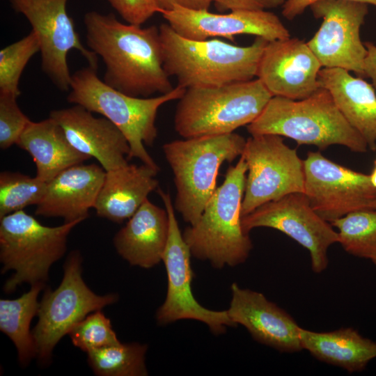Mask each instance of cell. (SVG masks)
Returning <instances> with one entry per match:
<instances>
[{
	"label": "cell",
	"instance_id": "6da1fadb",
	"mask_svg": "<svg viewBox=\"0 0 376 376\" xmlns=\"http://www.w3.org/2000/svg\"><path fill=\"white\" fill-rule=\"evenodd\" d=\"M86 43L106 66L103 81L133 97H148L171 91L164 68L159 29L125 24L113 13L84 15Z\"/></svg>",
	"mask_w": 376,
	"mask_h": 376
},
{
	"label": "cell",
	"instance_id": "7a4b0ae2",
	"mask_svg": "<svg viewBox=\"0 0 376 376\" xmlns=\"http://www.w3.org/2000/svg\"><path fill=\"white\" fill-rule=\"evenodd\" d=\"M159 29L164 70L185 89L253 79L268 42L262 37H256L248 46H237L215 38L192 40L178 34L167 22L162 24Z\"/></svg>",
	"mask_w": 376,
	"mask_h": 376
},
{
	"label": "cell",
	"instance_id": "3957f363",
	"mask_svg": "<svg viewBox=\"0 0 376 376\" xmlns=\"http://www.w3.org/2000/svg\"><path fill=\"white\" fill-rule=\"evenodd\" d=\"M247 166L242 155L227 170L224 180L207 203L199 219L182 236L191 256L214 268L244 263L253 248L242 225V204Z\"/></svg>",
	"mask_w": 376,
	"mask_h": 376
},
{
	"label": "cell",
	"instance_id": "277c9868",
	"mask_svg": "<svg viewBox=\"0 0 376 376\" xmlns=\"http://www.w3.org/2000/svg\"><path fill=\"white\" fill-rule=\"evenodd\" d=\"M251 135L276 134L325 150L340 145L366 152L368 145L343 117L330 93L320 87L311 96L292 100L272 96L260 116L246 126Z\"/></svg>",
	"mask_w": 376,
	"mask_h": 376
},
{
	"label": "cell",
	"instance_id": "5b68a950",
	"mask_svg": "<svg viewBox=\"0 0 376 376\" xmlns=\"http://www.w3.org/2000/svg\"><path fill=\"white\" fill-rule=\"evenodd\" d=\"M185 90L178 85L169 93L155 97H133L107 85L99 78L97 70L88 66L72 75L67 100L113 123L129 143L128 160L137 158L143 164L159 169L145 145L152 146L157 137L155 121L160 107L179 100Z\"/></svg>",
	"mask_w": 376,
	"mask_h": 376
},
{
	"label": "cell",
	"instance_id": "8992f818",
	"mask_svg": "<svg viewBox=\"0 0 376 376\" xmlns=\"http://www.w3.org/2000/svg\"><path fill=\"white\" fill-rule=\"evenodd\" d=\"M246 141L235 133L207 135L166 143L164 157L173 174L174 208L189 224H194L215 191L219 168L243 152Z\"/></svg>",
	"mask_w": 376,
	"mask_h": 376
},
{
	"label": "cell",
	"instance_id": "52a82bcc",
	"mask_svg": "<svg viewBox=\"0 0 376 376\" xmlns=\"http://www.w3.org/2000/svg\"><path fill=\"white\" fill-rule=\"evenodd\" d=\"M272 97L258 79L188 88L178 100L174 128L185 139L232 133L255 120Z\"/></svg>",
	"mask_w": 376,
	"mask_h": 376
},
{
	"label": "cell",
	"instance_id": "ba28073f",
	"mask_svg": "<svg viewBox=\"0 0 376 376\" xmlns=\"http://www.w3.org/2000/svg\"><path fill=\"white\" fill-rule=\"evenodd\" d=\"M81 221L47 226L24 210L1 218V273L15 272L5 283L3 290L13 292L24 283H45L51 266L66 251L70 233Z\"/></svg>",
	"mask_w": 376,
	"mask_h": 376
},
{
	"label": "cell",
	"instance_id": "9c48e42d",
	"mask_svg": "<svg viewBox=\"0 0 376 376\" xmlns=\"http://www.w3.org/2000/svg\"><path fill=\"white\" fill-rule=\"evenodd\" d=\"M82 258L72 251L63 267V276L54 290H45L39 302L38 321L32 331L36 357L48 362L58 342L88 314L118 299L114 294L94 293L82 278Z\"/></svg>",
	"mask_w": 376,
	"mask_h": 376
},
{
	"label": "cell",
	"instance_id": "30bf717a",
	"mask_svg": "<svg viewBox=\"0 0 376 376\" xmlns=\"http://www.w3.org/2000/svg\"><path fill=\"white\" fill-rule=\"evenodd\" d=\"M241 155L247 166L242 217L266 203L304 193V161L283 136L251 135Z\"/></svg>",
	"mask_w": 376,
	"mask_h": 376
},
{
	"label": "cell",
	"instance_id": "8fae6325",
	"mask_svg": "<svg viewBox=\"0 0 376 376\" xmlns=\"http://www.w3.org/2000/svg\"><path fill=\"white\" fill-rule=\"evenodd\" d=\"M157 191L169 218V238L162 258L167 274V292L157 311V321L165 325L180 320H194L205 323L213 334H221L227 327L236 325L227 310L208 309L195 299L191 288V253L180 231L170 194L160 188Z\"/></svg>",
	"mask_w": 376,
	"mask_h": 376
},
{
	"label": "cell",
	"instance_id": "7c38bea8",
	"mask_svg": "<svg viewBox=\"0 0 376 376\" xmlns=\"http://www.w3.org/2000/svg\"><path fill=\"white\" fill-rule=\"evenodd\" d=\"M68 0H9L12 8L22 14L38 35L40 45L41 68L61 91L70 88L72 75L67 62L71 49L84 57L88 66L97 70L95 53L79 38L73 19L68 15Z\"/></svg>",
	"mask_w": 376,
	"mask_h": 376
},
{
	"label": "cell",
	"instance_id": "4fadbf2b",
	"mask_svg": "<svg viewBox=\"0 0 376 376\" xmlns=\"http://www.w3.org/2000/svg\"><path fill=\"white\" fill-rule=\"evenodd\" d=\"M304 161V191L313 209L329 223L349 213L375 209L376 188L370 175L308 152Z\"/></svg>",
	"mask_w": 376,
	"mask_h": 376
},
{
	"label": "cell",
	"instance_id": "5bb4252c",
	"mask_svg": "<svg viewBox=\"0 0 376 376\" xmlns=\"http://www.w3.org/2000/svg\"><path fill=\"white\" fill-rule=\"evenodd\" d=\"M245 233L256 228L276 229L308 250L312 270L317 274L329 265L327 251L338 243V235L331 223L311 206L304 193H293L266 203L242 217Z\"/></svg>",
	"mask_w": 376,
	"mask_h": 376
},
{
	"label": "cell",
	"instance_id": "9a60e30c",
	"mask_svg": "<svg viewBox=\"0 0 376 376\" xmlns=\"http://www.w3.org/2000/svg\"><path fill=\"white\" fill-rule=\"evenodd\" d=\"M319 29L307 44L322 68H338L363 78L367 49L360 29L368 13V4L346 0H320L309 6Z\"/></svg>",
	"mask_w": 376,
	"mask_h": 376
},
{
	"label": "cell",
	"instance_id": "2e32d148",
	"mask_svg": "<svg viewBox=\"0 0 376 376\" xmlns=\"http://www.w3.org/2000/svg\"><path fill=\"white\" fill-rule=\"evenodd\" d=\"M161 14L178 34L192 40L221 37L233 41L235 36L242 34L262 37L268 41L290 38V31L279 17L268 10L214 13L174 6Z\"/></svg>",
	"mask_w": 376,
	"mask_h": 376
},
{
	"label": "cell",
	"instance_id": "e0dca14e",
	"mask_svg": "<svg viewBox=\"0 0 376 376\" xmlns=\"http://www.w3.org/2000/svg\"><path fill=\"white\" fill-rule=\"evenodd\" d=\"M322 66L307 42L297 38L268 41L256 77L272 96L302 100L320 88Z\"/></svg>",
	"mask_w": 376,
	"mask_h": 376
},
{
	"label": "cell",
	"instance_id": "ac0fdd59",
	"mask_svg": "<svg viewBox=\"0 0 376 376\" xmlns=\"http://www.w3.org/2000/svg\"><path fill=\"white\" fill-rule=\"evenodd\" d=\"M228 313L235 325L241 324L253 338L281 352L303 350L301 327L293 318L263 293L233 283Z\"/></svg>",
	"mask_w": 376,
	"mask_h": 376
},
{
	"label": "cell",
	"instance_id": "d6986e66",
	"mask_svg": "<svg viewBox=\"0 0 376 376\" xmlns=\"http://www.w3.org/2000/svg\"><path fill=\"white\" fill-rule=\"evenodd\" d=\"M49 117L61 125L76 150L96 159L105 171L128 164L129 143L107 118H97L78 104L52 110Z\"/></svg>",
	"mask_w": 376,
	"mask_h": 376
},
{
	"label": "cell",
	"instance_id": "ffe728a7",
	"mask_svg": "<svg viewBox=\"0 0 376 376\" xmlns=\"http://www.w3.org/2000/svg\"><path fill=\"white\" fill-rule=\"evenodd\" d=\"M106 171L95 164L70 166L47 182L35 214L59 217L65 222L85 220L94 208Z\"/></svg>",
	"mask_w": 376,
	"mask_h": 376
},
{
	"label": "cell",
	"instance_id": "44dd1931",
	"mask_svg": "<svg viewBox=\"0 0 376 376\" xmlns=\"http://www.w3.org/2000/svg\"><path fill=\"white\" fill-rule=\"evenodd\" d=\"M169 234L166 210L147 198L115 235L113 245L131 265L149 269L162 261Z\"/></svg>",
	"mask_w": 376,
	"mask_h": 376
},
{
	"label": "cell",
	"instance_id": "7402d4cb",
	"mask_svg": "<svg viewBox=\"0 0 376 376\" xmlns=\"http://www.w3.org/2000/svg\"><path fill=\"white\" fill-rule=\"evenodd\" d=\"M338 68H322L319 72L320 87L331 94L349 124L363 137L368 149L376 150V93L363 78Z\"/></svg>",
	"mask_w": 376,
	"mask_h": 376
},
{
	"label": "cell",
	"instance_id": "603a6c76",
	"mask_svg": "<svg viewBox=\"0 0 376 376\" xmlns=\"http://www.w3.org/2000/svg\"><path fill=\"white\" fill-rule=\"evenodd\" d=\"M159 169L145 164H127L106 171L94 209L96 214L113 222L129 219L158 188Z\"/></svg>",
	"mask_w": 376,
	"mask_h": 376
},
{
	"label": "cell",
	"instance_id": "cb8c5ba5",
	"mask_svg": "<svg viewBox=\"0 0 376 376\" xmlns=\"http://www.w3.org/2000/svg\"><path fill=\"white\" fill-rule=\"evenodd\" d=\"M32 157L36 176L49 182L63 170L91 157L76 150L61 125L53 118L30 121L17 143Z\"/></svg>",
	"mask_w": 376,
	"mask_h": 376
},
{
	"label": "cell",
	"instance_id": "d4e9b609",
	"mask_svg": "<svg viewBox=\"0 0 376 376\" xmlns=\"http://www.w3.org/2000/svg\"><path fill=\"white\" fill-rule=\"evenodd\" d=\"M299 337L303 350L313 357L351 373L363 370L376 358V342L352 327L327 332L301 327Z\"/></svg>",
	"mask_w": 376,
	"mask_h": 376
},
{
	"label": "cell",
	"instance_id": "484cf974",
	"mask_svg": "<svg viewBox=\"0 0 376 376\" xmlns=\"http://www.w3.org/2000/svg\"><path fill=\"white\" fill-rule=\"evenodd\" d=\"M45 283L31 285V289L20 297L0 300V330L14 343L20 363L26 365L36 356V348L30 324L38 315V295Z\"/></svg>",
	"mask_w": 376,
	"mask_h": 376
},
{
	"label": "cell",
	"instance_id": "4316f807",
	"mask_svg": "<svg viewBox=\"0 0 376 376\" xmlns=\"http://www.w3.org/2000/svg\"><path fill=\"white\" fill-rule=\"evenodd\" d=\"M331 224L346 252L368 259L376 266V209L355 211Z\"/></svg>",
	"mask_w": 376,
	"mask_h": 376
},
{
	"label": "cell",
	"instance_id": "83f0119b",
	"mask_svg": "<svg viewBox=\"0 0 376 376\" xmlns=\"http://www.w3.org/2000/svg\"><path fill=\"white\" fill-rule=\"evenodd\" d=\"M147 345L120 343L87 352L93 372L101 376H145Z\"/></svg>",
	"mask_w": 376,
	"mask_h": 376
},
{
	"label": "cell",
	"instance_id": "f1b7e54d",
	"mask_svg": "<svg viewBox=\"0 0 376 376\" xmlns=\"http://www.w3.org/2000/svg\"><path fill=\"white\" fill-rule=\"evenodd\" d=\"M47 182L38 177L18 172L0 173V219L11 213L37 205L42 200Z\"/></svg>",
	"mask_w": 376,
	"mask_h": 376
},
{
	"label": "cell",
	"instance_id": "f546056e",
	"mask_svg": "<svg viewBox=\"0 0 376 376\" xmlns=\"http://www.w3.org/2000/svg\"><path fill=\"white\" fill-rule=\"evenodd\" d=\"M40 45L37 33L31 29L22 39L0 51V93H12L17 97L21 92L19 83L29 61L39 52Z\"/></svg>",
	"mask_w": 376,
	"mask_h": 376
},
{
	"label": "cell",
	"instance_id": "4dcf8cb0",
	"mask_svg": "<svg viewBox=\"0 0 376 376\" xmlns=\"http://www.w3.org/2000/svg\"><path fill=\"white\" fill-rule=\"evenodd\" d=\"M68 334L73 345L86 353L121 343L110 320L100 311L88 314L75 324Z\"/></svg>",
	"mask_w": 376,
	"mask_h": 376
},
{
	"label": "cell",
	"instance_id": "1f68e13d",
	"mask_svg": "<svg viewBox=\"0 0 376 376\" xmlns=\"http://www.w3.org/2000/svg\"><path fill=\"white\" fill-rule=\"evenodd\" d=\"M17 96L0 93V148L6 150L16 144L20 135L31 121L21 111Z\"/></svg>",
	"mask_w": 376,
	"mask_h": 376
},
{
	"label": "cell",
	"instance_id": "d6a6232c",
	"mask_svg": "<svg viewBox=\"0 0 376 376\" xmlns=\"http://www.w3.org/2000/svg\"><path fill=\"white\" fill-rule=\"evenodd\" d=\"M128 24L142 25L161 13L156 0H107Z\"/></svg>",
	"mask_w": 376,
	"mask_h": 376
},
{
	"label": "cell",
	"instance_id": "836d02e7",
	"mask_svg": "<svg viewBox=\"0 0 376 376\" xmlns=\"http://www.w3.org/2000/svg\"><path fill=\"white\" fill-rule=\"evenodd\" d=\"M285 0H213L217 10L226 11L250 10H267L282 6Z\"/></svg>",
	"mask_w": 376,
	"mask_h": 376
},
{
	"label": "cell",
	"instance_id": "e575fe53",
	"mask_svg": "<svg viewBox=\"0 0 376 376\" xmlns=\"http://www.w3.org/2000/svg\"><path fill=\"white\" fill-rule=\"evenodd\" d=\"M320 0H285L283 4L281 13L288 20H292L302 15L307 8ZM364 3L376 6V0H346Z\"/></svg>",
	"mask_w": 376,
	"mask_h": 376
},
{
	"label": "cell",
	"instance_id": "d590c367",
	"mask_svg": "<svg viewBox=\"0 0 376 376\" xmlns=\"http://www.w3.org/2000/svg\"><path fill=\"white\" fill-rule=\"evenodd\" d=\"M161 13L171 10L174 6L193 10H208L213 0H156ZM160 13V14H161Z\"/></svg>",
	"mask_w": 376,
	"mask_h": 376
},
{
	"label": "cell",
	"instance_id": "8d00e7d4",
	"mask_svg": "<svg viewBox=\"0 0 376 376\" xmlns=\"http://www.w3.org/2000/svg\"><path fill=\"white\" fill-rule=\"evenodd\" d=\"M367 49L364 61L363 78H369L376 89V45L371 42H363Z\"/></svg>",
	"mask_w": 376,
	"mask_h": 376
},
{
	"label": "cell",
	"instance_id": "74e56055",
	"mask_svg": "<svg viewBox=\"0 0 376 376\" xmlns=\"http://www.w3.org/2000/svg\"><path fill=\"white\" fill-rule=\"evenodd\" d=\"M374 168L370 175V179L372 185L376 188V159L374 162Z\"/></svg>",
	"mask_w": 376,
	"mask_h": 376
},
{
	"label": "cell",
	"instance_id": "f35d334b",
	"mask_svg": "<svg viewBox=\"0 0 376 376\" xmlns=\"http://www.w3.org/2000/svg\"><path fill=\"white\" fill-rule=\"evenodd\" d=\"M375 209H376V207H375Z\"/></svg>",
	"mask_w": 376,
	"mask_h": 376
}]
</instances>
